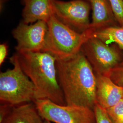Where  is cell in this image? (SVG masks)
I'll return each instance as SVG.
<instances>
[{
    "label": "cell",
    "mask_w": 123,
    "mask_h": 123,
    "mask_svg": "<svg viewBox=\"0 0 123 123\" xmlns=\"http://www.w3.org/2000/svg\"><path fill=\"white\" fill-rule=\"evenodd\" d=\"M58 79L66 105L94 109L96 100V76L81 51L74 57L57 62Z\"/></svg>",
    "instance_id": "6da1fadb"
},
{
    "label": "cell",
    "mask_w": 123,
    "mask_h": 123,
    "mask_svg": "<svg viewBox=\"0 0 123 123\" xmlns=\"http://www.w3.org/2000/svg\"><path fill=\"white\" fill-rule=\"evenodd\" d=\"M19 64L35 87L37 100L46 99L66 105L59 84L56 62L57 59L45 52H16Z\"/></svg>",
    "instance_id": "7a4b0ae2"
},
{
    "label": "cell",
    "mask_w": 123,
    "mask_h": 123,
    "mask_svg": "<svg viewBox=\"0 0 123 123\" xmlns=\"http://www.w3.org/2000/svg\"><path fill=\"white\" fill-rule=\"evenodd\" d=\"M47 23L48 31L43 52L51 54L57 59L74 57L80 52L84 43L92 37V29L78 32L63 24L55 15Z\"/></svg>",
    "instance_id": "3957f363"
},
{
    "label": "cell",
    "mask_w": 123,
    "mask_h": 123,
    "mask_svg": "<svg viewBox=\"0 0 123 123\" xmlns=\"http://www.w3.org/2000/svg\"><path fill=\"white\" fill-rule=\"evenodd\" d=\"M13 68L0 74V104L21 105L37 100L35 87L22 70L16 53L10 58Z\"/></svg>",
    "instance_id": "277c9868"
},
{
    "label": "cell",
    "mask_w": 123,
    "mask_h": 123,
    "mask_svg": "<svg viewBox=\"0 0 123 123\" xmlns=\"http://www.w3.org/2000/svg\"><path fill=\"white\" fill-rule=\"evenodd\" d=\"M34 103L43 119L53 123H96L94 110L89 108L61 105L46 99Z\"/></svg>",
    "instance_id": "5b68a950"
},
{
    "label": "cell",
    "mask_w": 123,
    "mask_h": 123,
    "mask_svg": "<svg viewBox=\"0 0 123 123\" xmlns=\"http://www.w3.org/2000/svg\"><path fill=\"white\" fill-rule=\"evenodd\" d=\"M80 51L87 58L96 74L110 76L111 71L123 61L116 48L92 37L84 43Z\"/></svg>",
    "instance_id": "8992f818"
},
{
    "label": "cell",
    "mask_w": 123,
    "mask_h": 123,
    "mask_svg": "<svg viewBox=\"0 0 123 123\" xmlns=\"http://www.w3.org/2000/svg\"><path fill=\"white\" fill-rule=\"evenodd\" d=\"M89 3L86 0L68 1L55 0V16L63 24L75 31L82 33L89 29Z\"/></svg>",
    "instance_id": "52a82bcc"
},
{
    "label": "cell",
    "mask_w": 123,
    "mask_h": 123,
    "mask_svg": "<svg viewBox=\"0 0 123 123\" xmlns=\"http://www.w3.org/2000/svg\"><path fill=\"white\" fill-rule=\"evenodd\" d=\"M48 31L47 22L40 21L29 25L23 21L12 31L16 52H43Z\"/></svg>",
    "instance_id": "ba28073f"
},
{
    "label": "cell",
    "mask_w": 123,
    "mask_h": 123,
    "mask_svg": "<svg viewBox=\"0 0 123 123\" xmlns=\"http://www.w3.org/2000/svg\"><path fill=\"white\" fill-rule=\"evenodd\" d=\"M96 76V96L98 105L106 110L123 100V87L115 84L110 76L98 74Z\"/></svg>",
    "instance_id": "9c48e42d"
},
{
    "label": "cell",
    "mask_w": 123,
    "mask_h": 123,
    "mask_svg": "<svg viewBox=\"0 0 123 123\" xmlns=\"http://www.w3.org/2000/svg\"><path fill=\"white\" fill-rule=\"evenodd\" d=\"M55 0H28L22 12L23 22L31 24L40 21L48 22L55 15Z\"/></svg>",
    "instance_id": "30bf717a"
},
{
    "label": "cell",
    "mask_w": 123,
    "mask_h": 123,
    "mask_svg": "<svg viewBox=\"0 0 123 123\" xmlns=\"http://www.w3.org/2000/svg\"><path fill=\"white\" fill-rule=\"evenodd\" d=\"M86 0L89 3L92 10V20L89 29L96 30L119 25L109 0Z\"/></svg>",
    "instance_id": "8fae6325"
},
{
    "label": "cell",
    "mask_w": 123,
    "mask_h": 123,
    "mask_svg": "<svg viewBox=\"0 0 123 123\" xmlns=\"http://www.w3.org/2000/svg\"><path fill=\"white\" fill-rule=\"evenodd\" d=\"M33 102L13 106L8 115L1 123H43Z\"/></svg>",
    "instance_id": "7c38bea8"
},
{
    "label": "cell",
    "mask_w": 123,
    "mask_h": 123,
    "mask_svg": "<svg viewBox=\"0 0 123 123\" xmlns=\"http://www.w3.org/2000/svg\"><path fill=\"white\" fill-rule=\"evenodd\" d=\"M92 37L100 40L106 44L115 43L123 51V26H108L93 30ZM119 66H123V61Z\"/></svg>",
    "instance_id": "4fadbf2b"
},
{
    "label": "cell",
    "mask_w": 123,
    "mask_h": 123,
    "mask_svg": "<svg viewBox=\"0 0 123 123\" xmlns=\"http://www.w3.org/2000/svg\"><path fill=\"white\" fill-rule=\"evenodd\" d=\"M106 110L112 123H123V99Z\"/></svg>",
    "instance_id": "5bb4252c"
},
{
    "label": "cell",
    "mask_w": 123,
    "mask_h": 123,
    "mask_svg": "<svg viewBox=\"0 0 123 123\" xmlns=\"http://www.w3.org/2000/svg\"><path fill=\"white\" fill-rule=\"evenodd\" d=\"M116 20L120 26H123V0H109Z\"/></svg>",
    "instance_id": "9a60e30c"
},
{
    "label": "cell",
    "mask_w": 123,
    "mask_h": 123,
    "mask_svg": "<svg viewBox=\"0 0 123 123\" xmlns=\"http://www.w3.org/2000/svg\"><path fill=\"white\" fill-rule=\"evenodd\" d=\"M93 110L95 114L96 123H113L106 112V110L97 104Z\"/></svg>",
    "instance_id": "2e32d148"
},
{
    "label": "cell",
    "mask_w": 123,
    "mask_h": 123,
    "mask_svg": "<svg viewBox=\"0 0 123 123\" xmlns=\"http://www.w3.org/2000/svg\"><path fill=\"white\" fill-rule=\"evenodd\" d=\"M110 77L114 83L123 87V66H118L111 71Z\"/></svg>",
    "instance_id": "e0dca14e"
},
{
    "label": "cell",
    "mask_w": 123,
    "mask_h": 123,
    "mask_svg": "<svg viewBox=\"0 0 123 123\" xmlns=\"http://www.w3.org/2000/svg\"><path fill=\"white\" fill-rule=\"evenodd\" d=\"M13 106L8 104L1 103L0 105V123H1L8 115Z\"/></svg>",
    "instance_id": "ac0fdd59"
},
{
    "label": "cell",
    "mask_w": 123,
    "mask_h": 123,
    "mask_svg": "<svg viewBox=\"0 0 123 123\" xmlns=\"http://www.w3.org/2000/svg\"><path fill=\"white\" fill-rule=\"evenodd\" d=\"M8 46L6 43L0 45V66L3 64L8 54Z\"/></svg>",
    "instance_id": "d6986e66"
},
{
    "label": "cell",
    "mask_w": 123,
    "mask_h": 123,
    "mask_svg": "<svg viewBox=\"0 0 123 123\" xmlns=\"http://www.w3.org/2000/svg\"><path fill=\"white\" fill-rule=\"evenodd\" d=\"M8 0H0V10H1L2 7H3V5L7 1H8Z\"/></svg>",
    "instance_id": "ffe728a7"
},
{
    "label": "cell",
    "mask_w": 123,
    "mask_h": 123,
    "mask_svg": "<svg viewBox=\"0 0 123 123\" xmlns=\"http://www.w3.org/2000/svg\"><path fill=\"white\" fill-rule=\"evenodd\" d=\"M43 123H53L52 122H49V121H47V120H44V121H43Z\"/></svg>",
    "instance_id": "44dd1931"
},
{
    "label": "cell",
    "mask_w": 123,
    "mask_h": 123,
    "mask_svg": "<svg viewBox=\"0 0 123 123\" xmlns=\"http://www.w3.org/2000/svg\"><path fill=\"white\" fill-rule=\"evenodd\" d=\"M22 0L23 3H24V4H25L26 3V1H27L28 0Z\"/></svg>",
    "instance_id": "7402d4cb"
}]
</instances>
